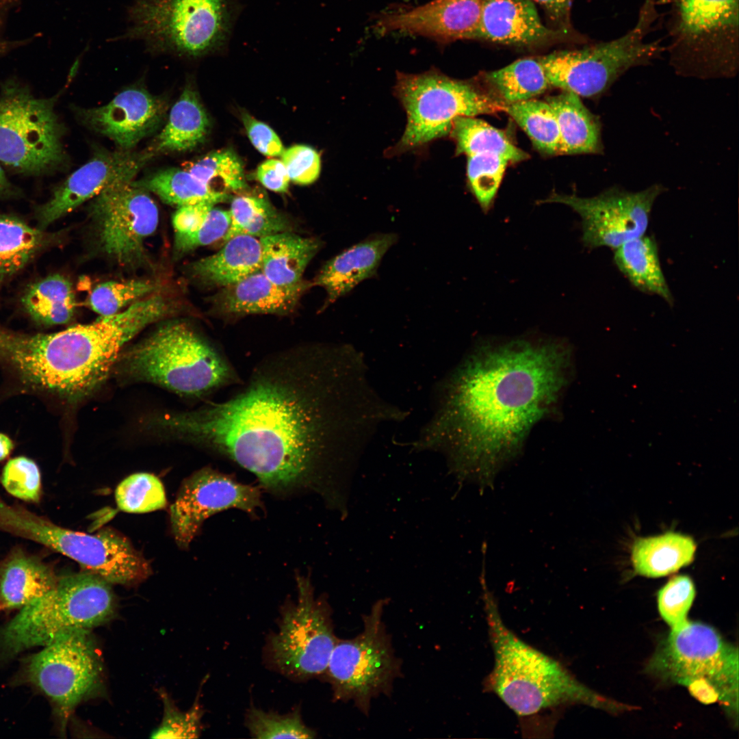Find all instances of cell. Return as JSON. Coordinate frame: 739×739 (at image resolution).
I'll return each mask as SVG.
<instances>
[{
	"label": "cell",
	"mask_w": 739,
	"mask_h": 739,
	"mask_svg": "<svg viewBox=\"0 0 739 739\" xmlns=\"http://www.w3.org/2000/svg\"><path fill=\"white\" fill-rule=\"evenodd\" d=\"M157 289V285L147 279L108 281L92 291L88 305L100 317L109 316L155 293Z\"/></svg>",
	"instance_id": "42"
},
{
	"label": "cell",
	"mask_w": 739,
	"mask_h": 739,
	"mask_svg": "<svg viewBox=\"0 0 739 739\" xmlns=\"http://www.w3.org/2000/svg\"><path fill=\"white\" fill-rule=\"evenodd\" d=\"M229 213L231 224L224 242L239 235L261 238L289 229L287 219L261 197L237 196L231 201Z\"/></svg>",
	"instance_id": "38"
},
{
	"label": "cell",
	"mask_w": 739,
	"mask_h": 739,
	"mask_svg": "<svg viewBox=\"0 0 739 739\" xmlns=\"http://www.w3.org/2000/svg\"><path fill=\"white\" fill-rule=\"evenodd\" d=\"M484 79L504 104L523 101L545 92L549 82L538 57L518 60L497 70L487 73Z\"/></svg>",
	"instance_id": "36"
},
{
	"label": "cell",
	"mask_w": 739,
	"mask_h": 739,
	"mask_svg": "<svg viewBox=\"0 0 739 739\" xmlns=\"http://www.w3.org/2000/svg\"><path fill=\"white\" fill-rule=\"evenodd\" d=\"M224 242V246L216 253L202 258L192 265L191 270L195 276L225 287L261 270L259 238L239 235Z\"/></svg>",
	"instance_id": "26"
},
{
	"label": "cell",
	"mask_w": 739,
	"mask_h": 739,
	"mask_svg": "<svg viewBox=\"0 0 739 739\" xmlns=\"http://www.w3.org/2000/svg\"><path fill=\"white\" fill-rule=\"evenodd\" d=\"M393 233L378 234L361 242L329 260L315 279L326 291L328 303L373 276L388 249L396 242Z\"/></svg>",
	"instance_id": "24"
},
{
	"label": "cell",
	"mask_w": 739,
	"mask_h": 739,
	"mask_svg": "<svg viewBox=\"0 0 739 739\" xmlns=\"http://www.w3.org/2000/svg\"><path fill=\"white\" fill-rule=\"evenodd\" d=\"M117 361L122 376L189 397H203L241 382L221 350L177 320L160 325Z\"/></svg>",
	"instance_id": "5"
},
{
	"label": "cell",
	"mask_w": 739,
	"mask_h": 739,
	"mask_svg": "<svg viewBox=\"0 0 739 739\" xmlns=\"http://www.w3.org/2000/svg\"><path fill=\"white\" fill-rule=\"evenodd\" d=\"M696 544L689 536L669 532L636 540L631 551L635 572L659 578L677 571L694 560Z\"/></svg>",
	"instance_id": "32"
},
{
	"label": "cell",
	"mask_w": 739,
	"mask_h": 739,
	"mask_svg": "<svg viewBox=\"0 0 739 739\" xmlns=\"http://www.w3.org/2000/svg\"><path fill=\"white\" fill-rule=\"evenodd\" d=\"M118 508L131 513H144L166 507L167 502L161 480L148 473H136L124 479L116 487Z\"/></svg>",
	"instance_id": "41"
},
{
	"label": "cell",
	"mask_w": 739,
	"mask_h": 739,
	"mask_svg": "<svg viewBox=\"0 0 739 739\" xmlns=\"http://www.w3.org/2000/svg\"><path fill=\"white\" fill-rule=\"evenodd\" d=\"M394 92L406 111L407 122L400 140L386 152L388 156L422 148L449 135L457 117L505 110L501 101L435 68L418 74L398 72Z\"/></svg>",
	"instance_id": "11"
},
{
	"label": "cell",
	"mask_w": 739,
	"mask_h": 739,
	"mask_svg": "<svg viewBox=\"0 0 739 739\" xmlns=\"http://www.w3.org/2000/svg\"><path fill=\"white\" fill-rule=\"evenodd\" d=\"M366 369L348 345L276 350L229 399L165 415L161 425L251 472L272 495L315 492L339 506L338 479L376 427L397 415Z\"/></svg>",
	"instance_id": "1"
},
{
	"label": "cell",
	"mask_w": 739,
	"mask_h": 739,
	"mask_svg": "<svg viewBox=\"0 0 739 739\" xmlns=\"http://www.w3.org/2000/svg\"><path fill=\"white\" fill-rule=\"evenodd\" d=\"M658 16L656 1L644 0L636 25L622 36L538 57L550 86L580 97H595L628 70L651 64L664 51L659 40H646Z\"/></svg>",
	"instance_id": "10"
},
{
	"label": "cell",
	"mask_w": 739,
	"mask_h": 739,
	"mask_svg": "<svg viewBox=\"0 0 739 739\" xmlns=\"http://www.w3.org/2000/svg\"><path fill=\"white\" fill-rule=\"evenodd\" d=\"M385 602L376 603L363 615V631L350 639L337 640L325 671L335 701H352L367 715L371 701L389 695L401 674L390 635L382 619Z\"/></svg>",
	"instance_id": "14"
},
{
	"label": "cell",
	"mask_w": 739,
	"mask_h": 739,
	"mask_svg": "<svg viewBox=\"0 0 739 739\" xmlns=\"http://www.w3.org/2000/svg\"><path fill=\"white\" fill-rule=\"evenodd\" d=\"M664 191L660 184L638 192L614 186L592 197L553 192L540 203H561L575 211L581 218L585 246L616 249L645 235L654 202Z\"/></svg>",
	"instance_id": "18"
},
{
	"label": "cell",
	"mask_w": 739,
	"mask_h": 739,
	"mask_svg": "<svg viewBox=\"0 0 739 739\" xmlns=\"http://www.w3.org/2000/svg\"><path fill=\"white\" fill-rule=\"evenodd\" d=\"M481 582L493 653L487 686L513 712L520 717H530L547 709L571 705L611 712L626 708L589 688L559 661L519 638L504 623L484 576Z\"/></svg>",
	"instance_id": "3"
},
{
	"label": "cell",
	"mask_w": 739,
	"mask_h": 739,
	"mask_svg": "<svg viewBox=\"0 0 739 739\" xmlns=\"http://www.w3.org/2000/svg\"><path fill=\"white\" fill-rule=\"evenodd\" d=\"M209 127L207 114L197 94L185 87L171 108L165 127L147 149L153 155L191 150L205 140Z\"/></svg>",
	"instance_id": "30"
},
{
	"label": "cell",
	"mask_w": 739,
	"mask_h": 739,
	"mask_svg": "<svg viewBox=\"0 0 739 739\" xmlns=\"http://www.w3.org/2000/svg\"><path fill=\"white\" fill-rule=\"evenodd\" d=\"M60 237L17 216L0 213V288Z\"/></svg>",
	"instance_id": "28"
},
{
	"label": "cell",
	"mask_w": 739,
	"mask_h": 739,
	"mask_svg": "<svg viewBox=\"0 0 739 739\" xmlns=\"http://www.w3.org/2000/svg\"><path fill=\"white\" fill-rule=\"evenodd\" d=\"M739 0H671L670 64L679 75L729 78L739 64Z\"/></svg>",
	"instance_id": "9"
},
{
	"label": "cell",
	"mask_w": 739,
	"mask_h": 739,
	"mask_svg": "<svg viewBox=\"0 0 739 739\" xmlns=\"http://www.w3.org/2000/svg\"><path fill=\"white\" fill-rule=\"evenodd\" d=\"M504 112L526 132L537 149L547 154L559 153L558 125L546 101L532 99L505 104Z\"/></svg>",
	"instance_id": "39"
},
{
	"label": "cell",
	"mask_w": 739,
	"mask_h": 739,
	"mask_svg": "<svg viewBox=\"0 0 739 739\" xmlns=\"http://www.w3.org/2000/svg\"><path fill=\"white\" fill-rule=\"evenodd\" d=\"M211 203H199L178 207L172 217L174 234H187L199 229L214 207Z\"/></svg>",
	"instance_id": "51"
},
{
	"label": "cell",
	"mask_w": 739,
	"mask_h": 739,
	"mask_svg": "<svg viewBox=\"0 0 739 739\" xmlns=\"http://www.w3.org/2000/svg\"><path fill=\"white\" fill-rule=\"evenodd\" d=\"M27 677L53 703L63 725L75 708L94 695L103 666L90 632L62 635L30 659Z\"/></svg>",
	"instance_id": "16"
},
{
	"label": "cell",
	"mask_w": 739,
	"mask_h": 739,
	"mask_svg": "<svg viewBox=\"0 0 739 739\" xmlns=\"http://www.w3.org/2000/svg\"><path fill=\"white\" fill-rule=\"evenodd\" d=\"M242 119L251 143L261 153L271 157L281 156L285 148L272 128L247 113Z\"/></svg>",
	"instance_id": "50"
},
{
	"label": "cell",
	"mask_w": 739,
	"mask_h": 739,
	"mask_svg": "<svg viewBox=\"0 0 739 739\" xmlns=\"http://www.w3.org/2000/svg\"><path fill=\"white\" fill-rule=\"evenodd\" d=\"M508 162L505 157L492 153L467 157V174L469 187L485 213L493 205Z\"/></svg>",
	"instance_id": "43"
},
{
	"label": "cell",
	"mask_w": 739,
	"mask_h": 739,
	"mask_svg": "<svg viewBox=\"0 0 739 739\" xmlns=\"http://www.w3.org/2000/svg\"><path fill=\"white\" fill-rule=\"evenodd\" d=\"M545 11L552 28L574 34L571 25L570 14L573 0H532Z\"/></svg>",
	"instance_id": "53"
},
{
	"label": "cell",
	"mask_w": 739,
	"mask_h": 739,
	"mask_svg": "<svg viewBox=\"0 0 739 739\" xmlns=\"http://www.w3.org/2000/svg\"><path fill=\"white\" fill-rule=\"evenodd\" d=\"M256 177L266 188L276 192H285L290 181L287 170L281 160L270 159L257 168Z\"/></svg>",
	"instance_id": "52"
},
{
	"label": "cell",
	"mask_w": 739,
	"mask_h": 739,
	"mask_svg": "<svg viewBox=\"0 0 739 739\" xmlns=\"http://www.w3.org/2000/svg\"><path fill=\"white\" fill-rule=\"evenodd\" d=\"M261 272L279 285L291 286L302 281L308 263L320 248V242L284 231L259 238Z\"/></svg>",
	"instance_id": "27"
},
{
	"label": "cell",
	"mask_w": 739,
	"mask_h": 739,
	"mask_svg": "<svg viewBox=\"0 0 739 739\" xmlns=\"http://www.w3.org/2000/svg\"><path fill=\"white\" fill-rule=\"evenodd\" d=\"M21 303L32 320L43 326L68 323L77 307L71 283L59 274L49 275L28 286Z\"/></svg>",
	"instance_id": "34"
},
{
	"label": "cell",
	"mask_w": 739,
	"mask_h": 739,
	"mask_svg": "<svg viewBox=\"0 0 739 739\" xmlns=\"http://www.w3.org/2000/svg\"><path fill=\"white\" fill-rule=\"evenodd\" d=\"M21 0H0V55L17 47V41H10L5 38L3 31L6 19L10 11L17 6Z\"/></svg>",
	"instance_id": "54"
},
{
	"label": "cell",
	"mask_w": 739,
	"mask_h": 739,
	"mask_svg": "<svg viewBox=\"0 0 739 739\" xmlns=\"http://www.w3.org/2000/svg\"><path fill=\"white\" fill-rule=\"evenodd\" d=\"M246 725L257 738H313L315 736L303 723L297 710L280 715L252 708L248 713Z\"/></svg>",
	"instance_id": "44"
},
{
	"label": "cell",
	"mask_w": 739,
	"mask_h": 739,
	"mask_svg": "<svg viewBox=\"0 0 739 739\" xmlns=\"http://www.w3.org/2000/svg\"><path fill=\"white\" fill-rule=\"evenodd\" d=\"M662 681L682 685L705 704L719 702L738 719V651L712 627L687 621L671 628L647 665Z\"/></svg>",
	"instance_id": "7"
},
{
	"label": "cell",
	"mask_w": 739,
	"mask_h": 739,
	"mask_svg": "<svg viewBox=\"0 0 739 739\" xmlns=\"http://www.w3.org/2000/svg\"><path fill=\"white\" fill-rule=\"evenodd\" d=\"M691 578L685 575L672 577L658 593V607L663 620L672 628L686 619L695 597Z\"/></svg>",
	"instance_id": "46"
},
{
	"label": "cell",
	"mask_w": 739,
	"mask_h": 739,
	"mask_svg": "<svg viewBox=\"0 0 739 739\" xmlns=\"http://www.w3.org/2000/svg\"><path fill=\"white\" fill-rule=\"evenodd\" d=\"M569 363V349L558 341L480 347L441 383L416 449L441 451L458 477L489 485L556 402Z\"/></svg>",
	"instance_id": "2"
},
{
	"label": "cell",
	"mask_w": 739,
	"mask_h": 739,
	"mask_svg": "<svg viewBox=\"0 0 739 739\" xmlns=\"http://www.w3.org/2000/svg\"><path fill=\"white\" fill-rule=\"evenodd\" d=\"M290 181L298 185H309L315 181L321 170L319 153L313 148L302 144L294 145L281 155Z\"/></svg>",
	"instance_id": "49"
},
{
	"label": "cell",
	"mask_w": 739,
	"mask_h": 739,
	"mask_svg": "<svg viewBox=\"0 0 739 739\" xmlns=\"http://www.w3.org/2000/svg\"><path fill=\"white\" fill-rule=\"evenodd\" d=\"M261 508L259 488L204 467L182 482L170 506V524L176 543L187 548L203 522L218 513L235 508L253 516Z\"/></svg>",
	"instance_id": "19"
},
{
	"label": "cell",
	"mask_w": 739,
	"mask_h": 739,
	"mask_svg": "<svg viewBox=\"0 0 739 739\" xmlns=\"http://www.w3.org/2000/svg\"><path fill=\"white\" fill-rule=\"evenodd\" d=\"M116 603L110 583L92 573L58 578L45 595L21 608L1 630L0 647L9 655L74 632H90L114 617Z\"/></svg>",
	"instance_id": "8"
},
{
	"label": "cell",
	"mask_w": 739,
	"mask_h": 739,
	"mask_svg": "<svg viewBox=\"0 0 739 739\" xmlns=\"http://www.w3.org/2000/svg\"><path fill=\"white\" fill-rule=\"evenodd\" d=\"M0 530L39 543L78 562L110 584L134 585L148 578V561L110 530L96 534L58 526L27 510L0 502Z\"/></svg>",
	"instance_id": "12"
},
{
	"label": "cell",
	"mask_w": 739,
	"mask_h": 739,
	"mask_svg": "<svg viewBox=\"0 0 739 739\" xmlns=\"http://www.w3.org/2000/svg\"><path fill=\"white\" fill-rule=\"evenodd\" d=\"M133 181L158 196L163 202L177 207L205 202L216 205L229 198L227 193L211 188L186 170L178 168L160 170Z\"/></svg>",
	"instance_id": "35"
},
{
	"label": "cell",
	"mask_w": 739,
	"mask_h": 739,
	"mask_svg": "<svg viewBox=\"0 0 739 739\" xmlns=\"http://www.w3.org/2000/svg\"><path fill=\"white\" fill-rule=\"evenodd\" d=\"M559 128V153H598L602 150L601 126L580 97L570 92L549 96Z\"/></svg>",
	"instance_id": "29"
},
{
	"label": "cell",
	"mask_w": 739,
	"mask_h": 739,
	"mask_svg": "<svg viewBox=\"0 0 739 739\" xmlns=\"http://www.w3.org/2000/svg\"><path fill=\"white\" fill-rule=\"evenodd\" d=\"M242 5L238 0H135L127 27L113 40H140L153 53L197 58L226 49Z\"/></svg>",
	"instance_id": "6"
},
{
	"label": "cell",
	"mask_w": 739,
	"mask_h": 739,
	"mask_svg": "<svg viewBox=\"0 0 739 739\" xmlns=\"http://www.w3.org/2000/svg\"><path fill=\"white\" fill-rule=\"evenodd\" d=\"M133 180L116 182L93 198L90 213L100 250L124 267L146 259L145 242L159 222L157 205Z\"/></svg>",
	"instance_id": "17"
},
{
	"label": "cell",
	"mask_w": 739,
	"mask_h": 739,
	"mask_svg": "<svg viewBox=\"0 0 739 739\" xmlns=\"http://www.w3.org/2000/svg\"><path fill=\"white\" fill-rule=\"evenodd\" d=\"M1 481L7 492L17 498L34 502L40 500V470L37 464L27 457L10 460L3 469Z\"/></svg>",
	"instance_id": "47"
},
{
	"label": "cell",
	"mask_w": 739,
	"mask_h": 739,
	"mask_svg": "<svg viewBox=\"0 0 739 739\" xmlns=\"http://www.w3.org/2000/svg\"><path fill=\"white\" fill-rule=\"evenodd\" d=\"M58 578L49 566L23 553H15L0 568V602L22 608L45 595Z\"/></svg>",
	"instance_id": "31"
},
{
	"label": "cell",
	"mask_w": 739,
	"mask_h": 739,
	"mask_svg": "<svg viewBox=\"0 0 739 739\" xmlns=\"http://www.w3.org/2000/svg\"><path fill=\"white\" fill-rule=\"evenodd\" d=\"M172 311L170 300L153 293L92 323L48 333L42 354L47 393L70 401L87 396L107 378L124 345Z\"/></svg>",
	"instance_id": "4"
},
{
	"label": "cell",
	"mask_w": 739,
	"mask_h": 739,
	"mask_svg": "<svg viewBox=\"0 0 739 739\" xmlns=\"http://www.w3.org/2000/svg\"><path fill=\"white\" fill-rule=\"evenodd\" d=\"M166 109L164 99L135 87L122 91L105 105L77 109V114L83 125L122 150L130 151L159 127Z\"/></svg>",
	"instance_id": "22"
},
{
	"label": "cell",
	"mask_w": 739,
	"mask_h": 739,
	"mask_svg": "<svg viewBox=\"0 0 739 739\" xmlns=\"http://www.w3.org/2000/svg\"><path fill=\"white\" fill-rule=\"evenodd\" d=\"M57 98H38L20 82L5 81L0 91V163L25 175L49 174L67 158L64 128L55 112Z\"/></svg>",
	"instance_id": "13"
},
{
	"label": "cell",
	"mask_w": 739,
	"mask_h": 739,
	"mask_svg": "<svg viewBox=\"0 0 739 739\" xmlns=\"http://www.w3.org/2000/svg\"><path fill=\"white\" fill-rule=\"evenodd\" d=\"M153 156L148 149L139 153L122 149L99 151L57 186L47 201L36 208L37 226L46 229L113 183L133 180Z\"/></svg>",
	"instance_id": "20"
},
{
	"label": "cell",
	"mask_w": 739,
	"mask_h": 739,
	"mask_svg": "<svg viewBox=\"0 0 739 739\" xmlns=\"http://www.w3.org/2000/svg\"><path fill=\"white\" fill-rule=\"evenodd\" d=\"M230 224L229 211L213 207L205 222L196 231L187 234H174V250L178 254H183L222 239Z\"/></svg>",
	"instance_id": "48"
},
{
	"label": "cell",
	"mask_w": 739,
	"mask_h": 739,
	"mask_svg": "<svg viewBox=\"0 0 739 739\" xmlns=\"http://www.w3.org/2000/svg\"><path fill=\"white\" fill-rule=\"evenodd\" d=\"M19 194L17 187L9 181L0 166V199L16 198Z\"/></svg>",
	"instance_id": "55"
},
{
	"label": "cell",
	"mask_w": 739,
	"mask_h": 739,
	"mask_svg": "<svg viewBox=\"0 0 739 739\" xmlns=\"http://www.w3.org/2000/svg\"><path fill=\"white\" fill-rule=\"evenodd\" d=\"M298 597L283 608L279 628L270 638V662L296 679L324 674L338 640L328 604L315 599L309 578L297 575Z\"/></svg>",
	"instance_id": "15"
},
{
	"label": "cell",
	"mask_w": 739,
	"mask_h": 739,
	"mask_svg": "<svg viewBox=\"0 0 739 739\" xmlns=\"http://www.w3.org/2000/svg\"><path fill=\"white\" fill-rule=\"evenodd\" d=\"M185 170L220 192L239 191L247 187L242 163L229 148L209 153L196 161L187 163Z\"/></svg>",
	"instance_id": "40"
},
{
	"label": "cell",
	"mask_w": 739,
	"mask_h": 739,
	"mask_svg": "<svg viewBox=\"0 0 739 739\" xmlns=\"http://www.w3.org/2000/svg\"><path fill=\"white\" fill-rule=\"evenodd\" d=\"M482 0H432L378 14L374 28L383 35L406 33L439 44L458 40H479Z\"/></svg>",
	"instance_id": "21"
},
{
	"label": "cell",
	"mask_w": 739,
	"mask_h": 739,
	"mask_svg": "<svg viewBox=\"0 0 739 739\" xmlns=\"http://www.w3.org/2000/svg\"><path fill=\"white\" fill-rule=\"evenodd\" d=\"M456 142L457 154L467 157L481 153L501 155L510 162L528 158L502 131L476 116H459L453 122L450 133Z\"/></svg>",
	"instance_id": "37"
},
{
	"label": "cell",
	"mask_w": 739,
	"mask_h": 739,
	"mask_svg": "<svg viewBox=\"0 0 739 739\" xmlns=\"http://www.w3.org/2000/svg\"><path fill=\"white\" fill-rule=\"evenodd\" d=\"M12 439L6 434L0 432V461L5 459L14 449Z\"/></svg>",
	"instance_id": "56"
},
{
	"label": "cell",
	"mask_w": 739,
	"mask_h": 739,
	"mask_svg": "<svg viewBox=\"0 0 739 739\" xmlns=\"http://www.w3.org/2000/svg\"><path fill=\"white\" fill-rule=\"evenodd\" d=\"M163 703L164 715L158 727L151 737L153 738H195L201 730L202 710L196 701L187 712L180 711L174 702L163 690L159 691Z\"/></svg>",
	"instance_id": "45"
},
{
	"label": "cell",
	"mask_w": 739,
	"mask_h": 739,
	"mask_svg": "<svg viewBox=\"0 0 739 739\" xmlns=\"http://www.w3.org/2000/svg\"><path fill=\"white\" fill-rule=\"evenodd\" d=\"M573 35L544 25L532 0H482L479 40L533 49L563 42Z\"/></svg>",
	"instance_id": "23"
},
{
	"label": "cell",
	"mask_w": 739,
	"mask_h": 739,
	"mask_svg": "<svg viewBox=\"0 0 739 739\" xmlns=\"http://www.w3.org/2000/svg\"><path fill=\"white\" fill-rule=\"evenodd\" d=\"M309 285L302 281L291 286L279 285L259 270L225 287L220 296V309L235 315H286L295 309Z\"/></svg>",
	"instance_id": "25"
},
{
	"label": "cell",
	"mask_w": 739,
	"mask_h": 739,
	"mask_svg": "<svg viewBox=\"0 0 739 739\" xmlns=\"http://www.w3.org/2000/svg\"><path fill=\"white\" fill-rule=\"evenodd\" d=\"M614 261L636 288L659 296L670 305L673 304L653 237L643 235L624 243L615 249Z\"/></svg>",
	"instance_id": "33"
}]
</instances>
